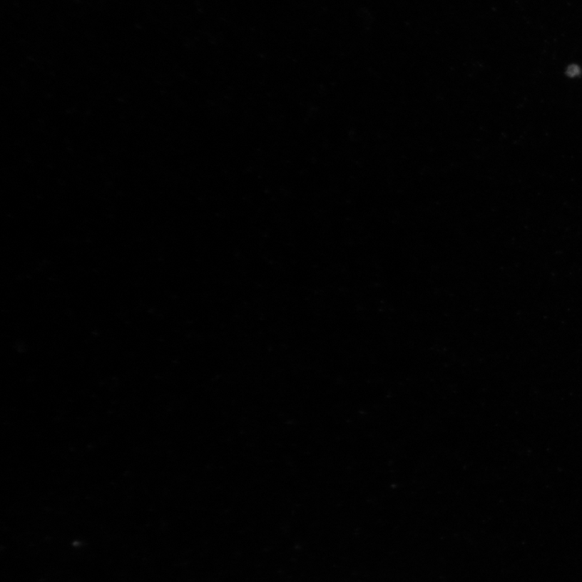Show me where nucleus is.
I'll return each instance as SVG.
<instances>
[{
    "instance_id": "nucleus-1",
    "label": "nucleus",
    "mask_w": 582,
    "mask_h": 582,
    "mask_svg": "<svg viewBox=\"0 0 582 582\" xmlns=\"http://www.w3.org/2000/svg\"><path fill=\"white\" fill-rule=\"evenodd\" d=\"M568 71H569V74H570V73L573 72V75H575V74H577V73L578 72V70L577 66H571V68H569Z\"/></svg>"
}]
</instances>
